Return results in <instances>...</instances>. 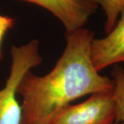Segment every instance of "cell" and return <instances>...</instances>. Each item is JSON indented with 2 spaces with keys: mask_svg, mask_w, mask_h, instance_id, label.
Masks as SVG:
<instances>
[{
  "mask_svg": "<svg viewBox=\"0 0 124 124\" xmlns=\"http://www.w3.org/2000/svg\"><path fill=\"white\" fill-rule=\"evenodd\" d=\"M100 6L106 15L105 32L108 35L115 26L120 12L124 7V0H88Z\"/></svg>",
  "mask_w": 124,
  "mask_h": 124,
  "instance_id": "cell-7",
  "label": "cell"
},
{
  "mask_svg": "<svg viewBox=\"0 0 124 124\" xmlns=\"http://www.w3.org/2000/svg\"><path fill=\"white\" fill-rule=\"evenodd\" d=\"M114 88L112 96L115 107V122L124 123V69L116 66L112 72Z\"/></svg>",
  "mask_w": 124,
  "mask_h": 124,
  "instance_id": "cell-6",
  "label": "cell"
},
{
  "mask_svg": "<svg viewBox=\"0 0 124 124\" xmlns=\"http://www.w3.org/2000/svg\"><path fill=\"white\" fill-rule=\"evenodd\" d=\"M93 39L94 32L84 28L66 34V46L52 70L44 76L30 71L23 77L17 88L22 97V124H48L77 99L113 90L112 80L93 65Z\"/></svg>",
  "mask_w": 124,
  "mask_h": 124,
  "instance_id": "cell-1",
  "label": "cell"
},
{
  "mask_svg": "<svg viewBox=\"0 0 124 124\" xmlns=\"http://www.w3.org/2000/svg\"><path fill=\"white\" fill-rule=\"evenodd\" d=\"M112 124H124V123H117V122H114V123H112Z\"/></svg>",
  "mask_w": 124,
  "mask_h": 124,
  "instance_id": "cell-9",
  "label": "cell"
},
{
  "mask_svg": "<svg viewBox=\"0 0 124 124\" xmlns=\"http://www.w3.org/2000/svg\"><path fill=\"white\" fill-rule=\"evenodd\" d=\"M11 66L6 85L0 90V124H22V110L17 99V88L23 77L42 62L37 39L21 46H12Z\"/></svg>",
  "mask_w": 124,
  "mask_h": 124,
  "instance_id": "cell-2",
  "label": "cell"
},
{
  "mask_svg": "<svg viewBox=\"0 0 124 124\" xmlns=\"http://www.w3.org/2000/svg\"><path fill=\"white\" fill-rule=\"evenodd\" d=\"M15 25V19L9 16H5L0 14V59L2 58V42L6 32Z\"/></svg>",
  "mask_w": 124,
  "mask_h": 124,
  "instance_id": "cell-8",
  "label": "cell"
},
{
  "mask_svg": "<svg viewBox=\"0 0 124 124\" xmlns=\"http://www.w3.org/2000/svg\"><path fill=\"white\" fill-rule=\"evenodd\" d=\"M115 121L112 91L92 94L85 101L68 105L48 124H112Z\"/></svg>",
  "mask_w": 124,
  "mask_h": 124,
  "instance_id": "cell-3",
  "label": "cell"
},
{
  "mask_svg": "<svg viewBox=\"0 0 124 124\" xmlns=\"http://www.w3.org/2000/svg\"><path fill=\"white\" fill-rule=\"evenodd\" d=\"M46 9L62 23L66 34L84 28L98 8L88 0H19Z\"/></svg>",
  "mask_w": 124,
  "mask_h": 124,
  "instance_id": "cell-4",
  "label": "cell"
},
{
  "mask_svg": "<svg viewBox=\"0 0 124 124\" xmlns=\"http://www.w3.org/2000/svg\"><path fill=\"white\" fill-rule=\"evenodd\" d=\"M115 26L101 39H93L90 46L93 65L97 71L124 62V7Z\"/></svg>",
  "mask_w": 124,
  "mask_h": 124,
  "instance_id": "cell-5",
  "label": "cell"
}]
</instances>
